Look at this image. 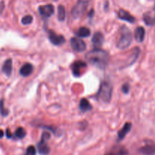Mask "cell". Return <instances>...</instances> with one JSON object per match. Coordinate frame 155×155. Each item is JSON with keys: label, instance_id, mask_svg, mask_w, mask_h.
<instances>
[{"label": "cell", "instance_id": "cell-1", "mask_svg": "<svg viewBox=\"0 0 155 155\" xmlns=\"http://www.w3.org/2000/svg\"><path fill=\"white\" fill-rule=\"evenodd\" d=\"M86 58L92 65L103 69L107 65L109 59V54L104 50L95 48L86 54Z\"/></svg>", "mask_w": 155, "mask_h": 155}, {"label": "cell", "instance_id": "cell-2", "mask_svg": "<svg viewBox=\"0 0 155 155\" xmlns=\"http://www.w3.org/2000/svg\"><path fill=\"white\" fill-rule=\"evenodd\" d=\"M113 92V86L108 80H104L101 83L99 90L97 93V98L104 103L110 102Z\"/></svg>", "mask_w": 155, "mask_h": 155}, {"label": "cell", "instance_id": "cell-3", "mask_svg": "<svg viewBox=\"0 0 155 155\" xmlns=\"http://www.w3.org/2000/svg\"><path fill=\"white\" fill-rule=\"evenodd\" d=\"M132 33L130 29L126 26H122L120 29V38L117 42V47L120 49L128 48L132 42Z\"/></svg>", "mask_w": 155, "mask_h": 155}, {"label": "cell", "instance_id": "cell-4", "mask_svg": "<svg viewBox=\"0 0 155 155\" xmlns=\"http://www.w3.org/2000/svg\"><path fill=\"white\" fill-rule=\"evenodd\" d=\"M87 6H88L87 1L80 0V1L77 3V5L73 8L72 11H71V14H72L73 17H74V18H80V17L83 15V12L86 11Z\"/></svg>", "mask_w": 155, "mask_h": 155}, {"label": "cell", "instance_id": "cell-5", "mask_svg": "<svg viewBox=\"0 0 155 155\" xmlns=\"http://www.w3.org/2000/svg\"><path fill=\"white\" fill-rule=\"evenodd\" d=\"M50 135L48 133H44L42 134V139L38 144V150L41 154H47L49 152V147L47 144V141L49 139Z\"/></svg>", "mask_w": 155, "mask_h": 155}, {"label": "cell", "instance_id": "cell-6", "mask_svg": "<svg viewBox=\"0 0 155 155\" xmlns=\"http://www.w3.org/2000/svg\"><path fill=\"white\" fill-rule=\"evenodd\" d=\"M86 68V63H85L83 61H77L71 65V70H72L73 74L75 77H80L85 68Z\"/></svg>", "mask_w": 155, "mask_h": 155}, {"label": "cell", "instance_id": "cell-7", "mask_svg": "<svg viewBox=\"0 0 155 155\" xmlns=\"http://www.w3.org/2000/svg\"><path fill=\"white\" fill-rule=\"evenodd\" d=\"M71 45L73 49L77 52H82L86 48V45L82 39L73 37L71 39Z\"/></svg>", "mask_w": 155, "mask_h": 155}, {"label": "cell", "instance_id": "cell-8", "mask_svg": "<svg viewBox=\"0 0 155 155\" xmlns=\"http://www.w3.org/2000/svg\"><path fill=\"white\" fill-rule=\"evenodd\" d=\"M48 39L54 45H61L65 42V39L61 35H58L52 30H48Z\"/></svg>", "mask_w": 155, "mask_h": 155}, {"label": "cell", "instance_id": "cell-9", "mask_svg": "<svg viewBox=\"0 0 155 155\" xmlns=\"http://www.w3.org/2000/svg\"><path fill=\"white\" fill-rule=\"evenodd\" d=\"M39 12L43 18H49L54 13V6L51 4L39 6Z\"/></svg>", "mask_w": 155, "mask_h": 155}, {"label": "cell", "instance_id": "cell-10", "mask_svg": "<svg viewBox=\"0 0 155 155\" xmlns=\"http://www.w3.org/2000/svg\"><path fill=\"white\" fill-rule=\"evenodd\" d=\"M118 18L120 20L128 21V22L132 23V24L136 21V19H135V18L133 15H131L128 12H127L125 10H123V9H120L118 12Z\"/></svg>", "mask_w": 155, "mask_h": 155}, {"label": "cell", "instance_id": "cell-11", "mask_svg": "<svg viewBox=\"0 0 155 155\" xmlns=\"http://www.w3.org/2000/svg\"><path fill=\"white\" fill-rule=\"evenodd\" d=\"M104 41V36L100 32H97L95 34L93 35V37H92V44H93L94 47H96V48H98V47H101V45H103Z\"/></svg>", "mask_w": 155, "mask_h": 155}, {"label": "cell", "instance_id": "cell-12", "mask_svg": "<svg viewBox=\"0 0 155 155\" xmlns=\"http://www.w3.org/2000/svg\"><path fill=\"white\" fill-rule=\"evenodd\" d=\"M143 20L147 25L151 26L155 24V5L152 12L145 13L143 15Z\"/></svg>", "mask_w": 155, "mask_h": 155}, {"label": "cell", "instance_id": "cell-13", "mask_svg": "<svg viewBox=\"0 0 155 155\" xmlns=\"http://www.w3.org/2000/svg\"><path fill=\"white\" fill-rule=\"evenodd\" d=\"M33 71V67L31 64H24L22 67H21V70H20V74L23 77H27V76L30 75Z\"/></svg>", "mask_w": 155, "mask_h": 155}, {"label": "cell", "instance_id": "cell-14", "mask_svg": "<svg viewBox=\"0 0 155 155\" xmlns=\"http://www.w3.org/2000/svg\"><path fill=\"white\" fill-rule=\"evenodd\" d=\"M131 128L132 124H130V123H127V124H124V127H123V128L120 130L119 133H118V139H119L120 140L124 139V137H125V136L128 134L129 132L130 131Z\"/></svg>", "mask_w": 155, "mask_h": 155}, {"label": "cell", "instance_id": "cell-15", "mask_svg": "<svg viewBox=\"0 0 155 155\" xmlns=\"http://www.w3.org/2000/svg\"><path fill=\"white\" fill-rule=\"evenodd\" d=\"M145 30L142 27H138L136 28V32H135V38H136V41L139 42H143L144 39H145Z\"/></svg>", "mask_w": 155, "mask_h": 155}, {"label": "cell", "instance_id": "cell-16", "mask_svg": "<svg viewBox=\"0 0 155 155\" xmlns=\"http://www.w3.org/2000/svg\"><path fill=\"white\" fill-rule=\"evenodd\" d=\"M2 71L8 77L12 74V59H8L5 61L4 64L2 66Z\"/></svg>", "mask_w": 155, "mask_h": 155}, {"label": "cell", "instance_id": "cell-17", "mask_svg": "<svg viewBox=\"0 0 155 155\" xmlns=\"http://www.w3.org/2000/svg\"><path fill=\"white\" fill-rule=\"evenodd\" d=\"M80 108L82 112H87L92 109V105L88 101L87 99H86V98H82L80 100Z\"/></svg>", "mask_w": 155, "mask_h": 155}, {"label": "cell", "instance_id": "cell-18", "mask_svg": "<svg viewBox=\"0 0 155 155\" xmlns=\"http://www.w3.org/2000/svg\"><path fill=\"white\" fill-rule=\"evenodd\" d=\"M140 151L143 154L151 155L155 153V145H148L140 149Z\"/></svg>", "mask_w": 155, "mask_h": 155}, {"label": "cell", "instance_id": "cell-19", "mask_svg": "<svg viewBox=\"0 0 155 155\" xmlns=\"http://www.w3.org/2000/svg\"><path fill=\"white\" fill-rule=\"evenodd\" d=\"M90 30L87 27H80L77 32V35L80 37H88L90 36Z\"/></svg>", "mask_w": 155, "mask_h": 155}, {"label": "cell", "instance_id": "cell-20", "mask_svg": "<svg viewBox=\"0 0 155 155\" xmlns=\"http://www.w3.org/2000/svg\"><path fill=\"white\" fill-rule=\"evenodd\" d=\"M58 18L60 21H64L66 18V12L63 5H59L58 8Z\"/></svg>", "mask_w": 155, "mask_h": 155}, {"label": "cell", "instance_id": "cell-21", "mask_svg": "<svg viewBox=\"0 0 155 155\" xmlns=\"http://www.w3.org/2000/svg\"><path fill=\"white\" fill-rule=\"evenodd\" d=\"M26 136V131L22 127H19L15 131V136L18 139H23Z\"/></svg>", "mask_w": 155, "mask_h": 155}, {"label": "cell", "instance_id": "cell-22", "mask_svg": "<svg viewBox=\"0 0 155 155\" xmlns=\"http://www.w3.org/2000/svg\"><path fill=\"white\" fill-rule=\"evenodd\" d=\"M32 21H33V17L31 15H26L21 20V22L24 25H27V24H31Z\"/></svg>", "mask_w": 155, "mask_h": 155}, {"label": "cell", "instance_id": "cell-23", "mask_svg": "<svg viewBox=\"0 0 155 155\" xmlns=\"http://www.w3.org/2000/svg\"><path fill=\"white\" fill-rule=\"evenodd\" d=\"M0 114H1L2 116H7L8 114V110L7 109L5 108L4 102H3L2 100L0 101Z\"/></svg>", "mask_w": 155, "mask_h": 155}, {"label": "cell", "instance_id": "cell-24", "mask_svg": "<svg viewBox=\"0 0 155 155\" xmlns=\"http://www.w3.org/2000/svg\"><path fill=\"white\" fill-rule=\"evenodd\" d=\"M36 148L33 146H30L27 150V155H36Z\"/></svg>", "mask_w": 155, "mask_h": 155}, {"label": "cell", "instance_id": "cell-25", "mask_svg": "<svg viewBox=\"0 0 155 155\" xmlns=\"http://www.w3.org/2000/svg\"><path fill=\"white\" fill-rule=\"evenodd\" d=\"M130 86L128 83H125V84L122 87V90L124 92V93L127 94L129 92H130Z\"/></svg>", "mask_w": 155, "mask_h": 155}, {"label": "cell", "instance_id": "cell-26", "mask_svg": "<svg viewBox=\"0 0 155 155\" xmlns=\"http://www.w3.org/2000/svg\"><path fill=\"white\" fill-rule=\"evenodd\" d=\"M6 134H7V136L8 138H10L11 136H12V134L10 133V132H9L8 130H7V131H6Z\"/></svg>", "mask_w": 155, "mask_h": 155}, {"label": "cell", "instance_id": "cell-27", "mask_svg": "<svg viewBox=\"0 0 155 155\" xmlns=\"http://www.w3.org/2000/svg\"><path fill=\"white\" fill-rule=\"evenodd\" d=\"M3 136H4V133H3L2 130H0V138H2Z\"/></svg>", "mask_w": 155, "mask_h": 155}]
</instances>
